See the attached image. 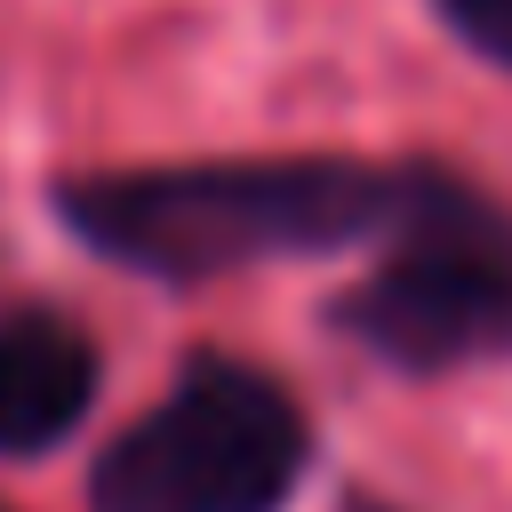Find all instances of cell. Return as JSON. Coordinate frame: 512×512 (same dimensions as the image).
Masks as SVG:
<instances>
[{
	"mask_svg": "<svg viewBox=\"0 0 512 512\" xmlns=\"http://www.w3.org/2000/svg\"><path fill=\"white\" fill-rule=\"evenodd\" d=\"M96 336L56 304L0 312V456H48L96 400Z\"/></svg>",
	"mask_w": 512,
	"mask_h": 512,
	"instance_id": "obj_4",
	"label": "cell"
},
{
	"mask_svg": "<svg viewBox=\"0 0 512 512\" xmlns=\"http://www.w3.org/2000/svg\"><path fill=\"white\" fill-rule=\"evenodd\" d=\"M432 8H440V24L472 56H488L496 72H512V0H432Z\"/></svg>",
	"mask_w": 512,
	"mask_h": 512,
	"instance_id": "obj_5",
	"label": "cell"
},
{
	"mask_svg": "<svg viewBox=\"0 0 512 512\" xmlns=\"http://www.w3.org/2000/svg\"><path fill=\"white\" fill-rule=\"evenodd\" d=\"M344 512H400V504H376V496H344Z\"/></svg>",
	"mask_w": 512,
	"mask_h": 512,
	"instance_id": "obj_6",
	"label": "cell"
},
{
	"mask_svg": "<svg viewBox=\"0 0 512 512\" xmlns=\"http://www.w3.org/2000/svg\"><path fill=\"white\" fill-rule=\"evenodd\" d=\"M320 320L400 376H448L512 352V208L448 160H400L384 264Z\"/></svg>",
	"mask_w": 512,
	"mask_h": 512,
	"instance_id": "obj_2",
	"label": "cell"
},
{
	"mask_svg": "<svg viewBox=\"0 0 512 512\" xmlns=\"http://www.w3.org/2000/svg\"><path fill=\"white\" fill-rule=\"evenodd\" d=\"M392 216L400 160L352 152H240L56 184V224L144 280H216L280 256H328L392 232Z\"/></svg>",
	"mask_w": 512,
	"mask_h": 512,
	"instance_id": "obj_1",
	"label": "cell"
},
{
	"mask_svg": "<svg viewBox=\"0 0 512 512\" xmlns=\"http://www.w3.org/2000/svg\"><path fill=\"white\" fill-rule=\"evenodd\" d=\"M304 464L312 424L296 392L256 360L192 352L88 464V512H288Z\"/></svg>",
	"mask_w": 512,
	"mask_h": 512,
	"instance_id": "obj_3",
	"label": "cell"
}]
</instances>
